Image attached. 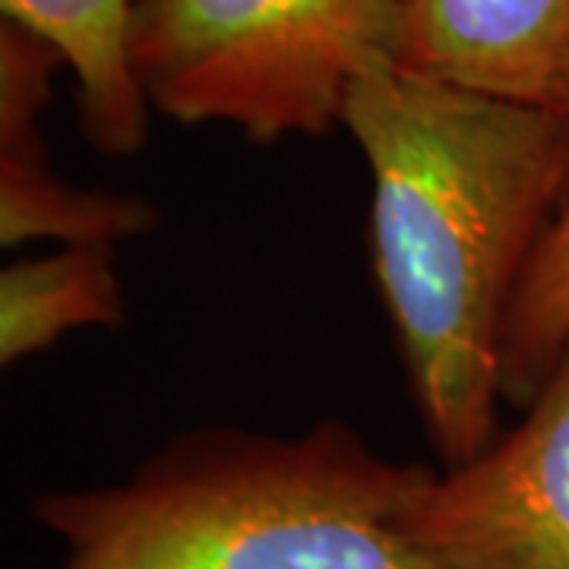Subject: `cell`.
<instances>
[{
  "instance_id": "obj_1",
  "label": "cell",
  "mask_w": 569,
  "mask_h": 569,
  "mask_svg": "<svg viewBox=\"0 0 569 569\" xmlns=\"http://www.w3.org/2000/svg\"><path fill=\"white\" fill-rule=\"evenodd\" d=\"M370 168V263L443 466L497 440L509 310L569 200V118L383 63L342 121Z\"/></svg>"
},
{
  "instance_id": "obj_2",
  "label": "cell",
  "mask_w": 569,
  "mask_h": 569,
  "mask_svg": "<svg viewBox=\"0 0 569 569\" xmlns=\"http://www.w3.org/2000/svg\"><path fill=\"white\" fill-rule=\"evenodd\" d=\"M437 471L342 421L301 437L178 433L127 481L36 500L61 569H447L408 531Z\"/></svg>"
},
{
  "instance_id": "obj_3",
  "label": "cell",
  "mask_w": 569,
  "mask_h": 569,
  "mask_svg": "<svg viewBox=\"0 0 569 569\" xmlns=\"http://www.w3.org/2000/svg\"><path fill=\"white\" fill-rule=\"evenodd\" d=\"M396 41L399 0H140L130 58L152 111L279 142L339 127Z\"/></svg>"
},
{
  "instance_id": "obj_4",
  "label": "cell",
  "mask_w": 569,
  "mask_h": 569,
  "mask_svg": "<svg viewBox=\"0 0 569 569\" xmlns=\"http://www.w3.org/2000/svg\"><path fill=\"white\" fill-rule=\"evenodd\" d=\"M408 531L447 569H569V348L522 425L430 481Z\"/></svg>"
},
{
  "instance_id": "obj_5",
  "label": "cell",
  "mask_w": 569,
  "mask_h": 569,
  "mask_svg": "<svg viewBox=\"0 0 569 569\" xmlns=\"http://www.w3.org/2000/svg\"><path fill=\"white\" fill-rule=\"evenodd\" d=\"M396 67L569 118V0H399Z\"/></svg>"
},
{
  "instance_id": "obj_6",
  "label": "cell",
  "mask_w": 569,
  "mask_h": 569,
  "mask_svg": "<svg viewBox=\"0 0 569 569\" xmlns=\"http://www.w3.org/2000/svg\"><path fill=\"white\" fill-rule=\"evenodd\" d=\"M61 54L0 20V244L54 238L63 244H118L159 224L156 206L133 193L80 190L54 174L41 114Z\"/></svg>"
},
{
  "instance_id": "obj_7",
  "label": "cell",
  "mask_w": 569,
  "mask_h": 569,
  "mask_svg": "<svg viewBox=\"0 0 569 569\" xmlns=\"http://www.w3.org/2000/svg\"><path fill=\"white\" fill-rule=\"evenodd\" d=\"M137 7L140 0H0L3 20L48 41L77 77L82 137L111 159L137 156L149 140L152 104L130 58Z\"/></svg>"
},
{
  "instance_id": "obj_8",
  "label": "cell",
  "mask_w": 569,
  "mask_h": 569,
  "mask_svg": "<svg viewBox=\"0 0 569 569\" xmlns=\"http://www.w3.org/2000/svg\"><path fill=\"white\" fill-rule=\"evenodd\" d=\"M121 323L114 244H63L0 272V361L7 367L48 351L73 329Z\"/></svg>"
},
{
  "instance_id": "obj_9",
  "label": "cell",
  "mask_w": 569,
  "mask_h": 569,
  "mask_svg": "<svg viewBox=\"0 0 569 569\" xmlns=\"http://www.w3.org/2000/svg\"><path fill=\"white\" fill-rule=\"evenodd\" d=\"M569 348V200L557 212L509 310L500 392L529 408Z\"/></svg>"
}]
</instances>
